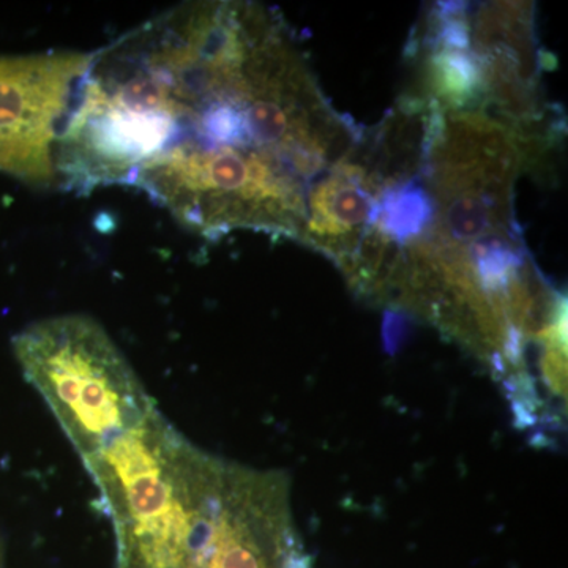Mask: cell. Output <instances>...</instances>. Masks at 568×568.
Listing matches in <instances>:
<instances>
[{"label":"cell","instance_id":"obj_1","mask_svg":"<svg viewBox=\"0 0 568 568\" xmlns=\"http://www.w3.org/2000/svg\"><path fill=\"white\" fill-rule=\"evenodd\" d=\"M312 141L304 62L254 3H186L91 54L59 183L130 185L181 220L216 179L265 164L301 183Z\"/></svg>","mask_w":568,"mask_h":568},{"label":"cell","instance_id":"obj_2","mask_svg":"<svg viewBox=\"0 0 568 568\" xmlns=\"http://www.w3.org/2000/svg\"><path fill=\"white\" fill-rule=\"evenodd\" d=\"M26 379L50 406L82 463L156 405L106 331L84 315L50 317L14 336Z\"/></svg>","mask_w":568,"mask_h":568},{"label":"cell","instance_id":"obj_3","mask_svg":"<svg viewBox=\"0 0 568 568\" xmlns=\"http://www.w3.org/2000/svg\"><path fill=\"white\" fill-rule=\"evenodd\" d=\"M426 162L437 203V237L455 245L487 237L511 241V186L525 162L521 138L511 126L481 111L437 108Z\"/></svg>","mask_w":568,"mask_h":568},{"label":"cell","instance_id":"obj_4","mask_svg":"<svg viewBox=\"0 0 568 568\" xmlns=\"http://www.w3.org/2000/svg\"><path fill=\"white\" fill-rule=\"evenodd\" d=\"M91 54L50 51L0 58V173L58 183L59 145Z\"/></svg>","mask_w":568,"mask_h":568},{"label":"cell","instance_id":"obj_5","mask_svg":"<svg viewBox=\"0 0 568 568\" xmlns=\"http://www.w3.org/2000/svg\"><path fill=\"white\" fill-rule=\"evenodd\" d=\"M377 200L379 194L365 168L354 160H342L310 190L298 239L345 263L373 223Z\"/></svg>","mask_w":568,"mask_h":568},{"label":"cell","instance_id":"obj_6","mask_svg":"<svg viewBox=\"0 0 568 568\" xmlns=\"http://www.w3.org/2000/svg\"><path fill=\"white\" fill-rule=\"evenodd\" d=\"M0 568H3V562H2V552H0Z\"/></svg>","mask_w":568,"mask_h":568}]
</instances>
